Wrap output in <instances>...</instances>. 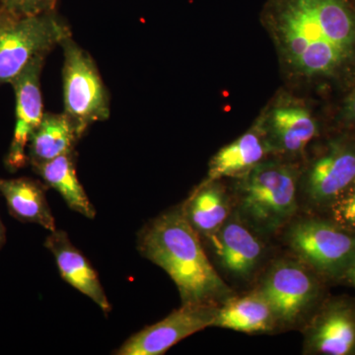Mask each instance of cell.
Returning a JSON list of instances; mask_svg holds the SVG:
<instances>
[{
    "label": "cell",
    "instance_id": "13",
    "mask_svg": "<svg viewBox=\"0 0 355 355\" xmlns=\"http://www.w3.org/2000/svg\"><path fill=\"white\" fill-rule=\"evenodd\" d=\"M355 180V153L335 149L318 159L306 177L305 195L315 205L331 202Z\"/></svg>",
    "mask_w": 355,
    "mask_h": 355
},
{
    "label": "cell",
    "instance_id": "18",
    "mask_svg": "<svg viewBox=\"0 0 355 355\" xmlns=\"http://www.w3.org/2000/svg\"><path fill=\"white\" fill-rule=\"evenodd\" d=\"M270 144L261 133L251 130L223 147L209 163L207 182L222 178L243 176L261 162L268 153Z\"/></svg>",
    "mask_w": 355,
    "mask_h": 355
},
{
    "label": "cell",
    "instance_id": "22",
    "mask_svg": "<svg viewBox=\"0 0 355 355\" xmlns=\"http://www.w3.org/2000/svg\"><path fill=\"white\" fill-rule=\"evenodd\" d=\"M331 209L338 225L355 230V180L331 202Z\"/></svg>",
    "mask_w": 355,
    "mask_h": 355
},
{
    "label": "cell",
    "instance_id": "2",
    "mask_svg": "<svg viewBox=\"0 0 355 355\" xmlns=\"http://www.w3.org/2000/svg\"><path fill=\"white\" fill-rule=\"evenodd\" d=\"M139 250L169 275L182 304L220 305L233 296L203 250L200 236L186 218L183 207H174L142 229Z\"/></svg>",
    "mask_w": 355,
    "mask_h": 355
},
{
    "label": "cell",
    "instance_id": "9",
    "mask_svg": "<svg viewBox=\"0 0 355 355\" xmlns=\"http://www.w3.org/2000/svg\"><path fill=\"white\" fill-rule=\"evenodd\" d=\"M46 55L35 58L10 84L16 99L15 128L6 158L7 169L17 171L28 162L30 137L44 116L41 92V73Z\"/></svg>",
    "mask_w": 355,
    "mask_h": 355
},
{
    "label": "cell",
    "instance_id": "25",
    "mask_svg": "<svg viewBox=\"0 0 355 355\" xmlns=\"http://www.w3.org/2000/svg\"><path fill=\"white\" fill-rule=\"evenodd\" d=\"M345 275H347V279H349V282L355 286V261L354 265L350 266L349 270H347Z\"/></svg>",
    "mask_w": 355,
    "mask_h": 355
},
{
    "label": "cell",
    "instance_id": "20",
    "mask_svg": "<svg viewBox=\"0 0 355 355\" xmlns=\"http://www.w3.org/2000/svg\"><path fill=\"white\" fill-rule=\"evenodd\" d=\"M270 125L277 146L287 153H299L314 139L317 125L305 109L279 107L272 112Z\"/></svg>",
    "mask_w": 355,
    "mask_h": 355
},
{
    "label": "cell",
    "instance_id": "17",
    "mask_svg": "<svg viewBox=\"0 0 355 355\" xmlns=\"http://www.w3.org/2000/svg\"><path fill=\"white\" fill-rule=\"evenodd\" d=\"M182 207L200 238L216 233L232 214L230 200L218 181H205Z\"/></svg>",
    "mask_w": 355,
    "mask_h": 355
},
{
    "label": "cell",
    "instance_id": "8",
    "mask_svg": "<svg viewBox=\"0 0 355 355\" xmlns=\"http://www.w3.org/2000/svg\"><path fill=\"white\" fill-rule=\"evenodd\" d=\"M219 305L182 304L162 321L135 334L116 350L118 355H159L198 331L214 327Z\"/></svg>",
    "mask_w": 355,
    "mask_h": 355
},
{
    "label": "cell",
    "instance_id": "16",
    "mask_svg": "<svg viewBox=\"0 0 355 355\" xmlns=\"http://www.w3.org/2000/svg\"><path fill=\"white\" fill-rule=\"evenodd\" d=\"M80 139L76 125L64 113H44L28 144V162L32 166L74 153Z\"/></svg>",
    "mask_w": 355,
    "mask_h": 355
},
{
    "label": "cell",
    "instance_id": "26",
    "mask_svg": "<svg viewBox=\"0 0 355 355\" xmlns=\"http://www.w3.org/2000/svg\"><path fill=\"white\" fill-rule=\"evenodd\" d=\"M9 15H10V14L7 13L3 9L0 8V25H1V23L3 22Z\"/></svg>",
    "mask_w": 355,
    "mask_h": 355
},
{
    "label": "cell",
    "instance_id": "24",
    "mask_svg": "<svg viewBox=\"0 0 355 355\" xmlns=\"http://www.w3.org/2000/svg\"><path fill=\"white\" fill-rule=\"evenodd\" d=\"M6 231L4 228L3 223H2L1 219H0V249L2 246L6 244Z\"/></svg>",
    "mask_w": 355,
    "mask_h": 355
},
{
    "label": "cell",
    "instance_id": "19",
    "mask_svg": "<svg viewBox=\"0 0 355 355\" xmlns=\"http://www.w3.org/2000/svg\"><path fill=\"white\" fill-rule=\"evenodd\" d=\"M32 167L44 183L60 193L70 209L87 218H94L95 207L77 178L74 153Z\"/></svg>",
    "mask_w": 355,
    "mask_h": 355
},
{
    "label": "cell",
    "instance_id": "21",
    "mask_svg": "<svg viewBox=\"0 0 355 355\" xmlns=\"http://www.w3.org/2000/svg\"><path fill=\"white\" fill-rule=\"evenodd\" d=\"M58 0H0V8L14 17H31L55 12Z\"/></svg>",
    "mask_w": 355,
    "mask_h": 355
},
{
    "label": "cell",
    "instance_id": "1",
    "mask_svg": "<svg viewBox=\"0 0 355 355\" xmlns=\"http://www.w3.org/2000/svg\"><path fill=\"white\" fill-rule=\"evenodd\" d=\"M265 17L287 62L304 76L333 73L355 50L349 0H268Z\"/></svg>",
    "mask_w": 355,
    "mask_h": 355
},
{
    "label": "cell",
    "instance_id": "15",
    "mask_svg": "<svg viewBox=\"0 0 355 355\" xmlns=\"http://www.w3.org/2000/svg\"><path fill=\"white\" fill-rule=\"evenodd\" d=\"M0 193L14 218L39 224L50 232L57 229L43 184L29 178L0 179Z\"/></svg>",
    "mask_w": 355,
    "mask_h": 355
},
{
    "label": "cell",
    "instance_id": "12",
    "mask_svg": "<svg viewBox=\"0 0 355 355\" xmlns=\"http://www.w3.org/2000/svg\"><path fill=\"white\" fill-rule=\"evenodd\" d=\"M306 350L313 354L349 355L355 352V316L349 308L331 306L315 318L306 334Z\"/></svg>",
    "mask_w": 355,
    "mask_h": 355
},
{
    "label": "cell",
    "instance_id": "10",
    "mask_svg": "<svg viewBox=\"0 0 355 355\" xmlns=\"http://www.w3.org/2000/svg\"><path fill=\"white\" fill-rule=\"evenodd\" d=\"M205 239L222 268L236 279H250L258 270L265 254L259 233L235 210L216 233Z\"/></svg>",
    "mask_w": 355,
    "mask_h": 355
},
{
    "label": "cell",
    "instance_id": "14",
    "mask_svg": "<svg viewBox=\"0 0 355 355\" xmlns=\"http://www.w3.org/2000/svg\"><path fill=\"white\" fill-rule=\"evenodd\" d=\"M214 327L246 334H265L279 326L272 306L258 288L243 296H231L219 305Z\"/></svg>",
    "mask_w": 355,
    "mask_h": 355
},
{
    "label": "cell",
    "instance_id": "5",
    "mask_svg": "<svg viewBox=\"0 0 355 355\" xmlns=\"http://www.w3.org/2000/svg\"><path fill=\"white\" fill-rule=\"evenodd\" d=\"M64 49V112L83 137L88 128L110 116L108 90L99 70L87 51L69 37L60 44Z\"/></svg>",
    "mask_w": 355,
    "mask_h": 355
},
{
    "label": "cell",
    "instance_id": "4",
    "mask_svg": "<svg viewBox=\"0 0 355 355\" xmlns=\"http://www.w3.org/2000/svg\"><path fill=\"white\" fill-rule=\"evenodd\" d=\"M71 36L57 12L31 17L9 15L0 25V85L10 83L35 58L48 55Z\"/></svg>",
    "mask_w": 355,
    "mask_h": 355
},
{
    "label": "cell",
    "instance_id": "23",
    "mask_svg": "<svg viewBox=\"0 0 355 355\" xmlns=\"http://www.w3.org/2000/svg\"><path fill=\"white\" fill-rule=\"evenodd\" d=\"M347 113L352 119H355V91L354 94L350 96L349 103H347Z\"/></svg>",
    "mask_w": 355,
    "mask_h": 355
},
{
    "label": "cell",
    "instance_id": "6",
    "mask_svg": "<svg viewBox=\"0 0 355 355\" xmlns=\"http://www.w3.org/2000/svg\"><path fill=\"white\" fill-rule=\"evenodd\" d=\"M286 241L298 260L328 277L345 275L355 261V235L330 222L299 219L287 229Z\"/></svg>",
    "mask_w": 355,
    "mask_h": 355
},
{
    "label": "cell",
    "instance_id": "3",
    "mask_svg": "<svg viewBox=\"0 0 355 355\" xmlns=\"http://www.w3.org/2000/svg\"><path fill=\"white\" fill-rule=\"evenodd\" d=\"M235 211L259 234H272L291 222L298 209L293 170L277 162H261L243 175Z\"/></svg>",
    "mask_w": 355,
    "mask_h": 355
},
{
    "label": "cell",
    "instance_id": "7",
    "mask_svg": "<svg viewBox=\"0 0 355 355\" xmlns=\"http://www.w3.org/2000/svg\"><path fill=\"white\" fill-rule=\"evenodd\" d=\"M259 289L272 306L280 327L300 323L312 309L320 292L311 268L298 259H282L272 263Z\"/></svg>",
    "mask_w": 355,
    "mask_h": 355
},
{
    "label": "cell",
    "instance_id": "11",
    "mask_svg": "<svg viewBox=\"0 0 355 355\" xmlns=\"http://www.w3.org/2000/svg\"><path fill=\"white\" fill-rule=\"evenodd\" d=\"M44 245L55 257L62 279L108 314L111 311V304L97 272L89 263L87 259L70 242L67 233L55 229L46 238Z\"/></svg>",
    "mask_w": 355,
    "mask_h": 355
}]
</instances>
